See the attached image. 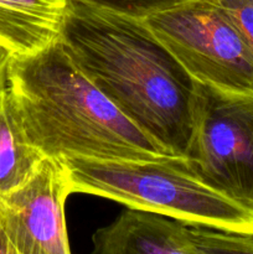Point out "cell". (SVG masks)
Masks as SVG:
<instances>
[{"label":"cell","instance_id":"cell-5","mask_svg":"<svg viewBox=\"0 0 253 254\" xmlns=\"http://www.w3.org/2000/svg\"><path fill=\"white\" fill-rule=\"evenodd\" d=\"M184 158L203 183L253 211V93L196 83L193 128Z\"/></svg>","mask_w":253,"mask_h":254},{"label":"cell","instance_id":"cell-4","mask_svg":"<svg viewBox=\"0 0 253 254\" xmlns=\"http://www.w3.org/2000/svg\"><path fill=\"white\" fill-rule=\"evenodd\" d=\"M143 21L193 82L253 93V50L218 0H190Z\"/></svg>","mask_w":253,"mask_h":254},{"label":"cell","instance_id":"cell-3","mask_svg":"<svg viewBox=\"0 0 253 254\" xmlns=\"http://www.w3.org/2000/svg\"><path fill=\"white\" fill-rule=\"evenodd\" d=\"M71 191L195 225L253 235V211L203 183L184 156L62 159Z\"/></svg>","mask_w":253,"mask_h":254},{"label":"cell","instance_id":"cell-1","mask_svg":"<svg viewBox=\"0 0 253 254\" xmlns=\"http://www.w3.org/2000/svg\"><path fill=\"white\" fill-rule=\"evenodd\" d=\"M59 40L124 116L170 155L185 156L196 83L143 20L67 0Z\"/></svg>","mask_w":253,"mask_h":254},{"label":"cell","instance_id":"cell-9","mask_svg":"<svg viewBox=\"0 0 253 254\" xmlns=\"http://www.w3.org/2000/svg\"><path fill=\"white\" fill-rule=\"evenodd\" d=\"M42 158L27 138L7 84L0 91V196L21 186Z\"/></svg>","mask_w":253,"mask_h":254},{"label":"cell","instance_id":"cell-11","mask_svg":"<svg viewBox=\"0 0 253 254\" xmlns=\"http://www.w3.org/2000/svg\"><path fill=\"white\" fill-rule=\"evenodd\" d=\"M253 50V0H218Z\"/></svg>","mask_w":253,"mask_h":254},{"label":"cell","instance_id":"cell-10","mask_svg":"<svg viewBox=\"0 0 253 254\" xmlns=\"http://www.w3.org/2000/svg\"><path fill=\"white\" fill-rule=\"evenodd\" d=\"M116 14L144 20L190 0H77Z\"/></svg>","mask_w":253,"mask_h":254},{"label":"cell","instance_id":"cell-8","mask_svg":"<svg viewBox=\"0 0 253 254\" xmlns=\"http://www.w3.org/2000/svg\"><path fill=\"white\" fill-rule=\"evenodd\" d=\"M67 0H0V44L16 56L59 40Z\"/></svg>","mask_w":253,"mask_h":254},{"label":"cell","instance_id":"cell-7","mask_svg":"<svg viewBox=\"0 0 253 254\" xmlns=\"http://www.w3.org/2000/svg\"><path fill=\"white\" fill-rule=\"evenodd\" d=\"M94 254H253V235L129 208L94 232Z\"/></svg>","mask_w":253,"mask_h":254},{"label":"cell","instance_id":"cell-12","mask_svg":"<svg viewBox=\"0 0 253 254\" xmlns=\"http://www.w3.org/2000/svg\"><path fill=\"white\" fill-rule=\"evenodd\" d=\"M15 54L6 46L0 44V91L9 84L10 64Z\"/></svg>","mask_w":253,"mask_h":254},{"label":"cell","instance_id":"cell-13","mask_svg":"<svg viewBox=\"0 0 253 254\" xmlns=\"http://www.w3.org/2000/svg\"><path fill=\"white\" fill-rule=\"evenodd\" d=\"M0 254H9V250H7L6 242H5V238L2 236L1 230H0Z\"/></svg>","mask_w":253,"mask_h":254},{"label":"cell","instance_id":"cell-2","mask_svg":"<svg viewBox=\"0 0 253 254\" xmlns=\"http://www.w3.org/2000/svg\"><path fill=\"white\" fill-rule=\"evenodd\" d=\"M9 88L27 138L44 156L156 159L170 155L87 78L60 40L35 54L15 55Z\"/></svg>","mask_w":253,"mask_h":254},{"label":"cell","instance_id":"cell-6","mask_svg":"<svg viewBox=\"0 0 253 254\" xmlns=\"http://www.w3.org/2000/svg\"><path fill=\"white\" fill-rule=\"evenodd\" d=\"M72 193L62 159L44 156L32 175L0 196V230L9 254H67L64 203Z\"/></svg>","mask_w":253,"mask_h":254}]
</instances>
